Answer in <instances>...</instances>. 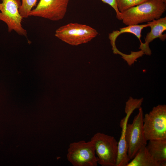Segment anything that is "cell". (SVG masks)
I'll return each mask as SVG.
<instances>
[{"label":"cell","mask_w":166,"mask_h":166,"mask_svg":"<svg viewBox=\"0 0 166 166\" xmlns=\"http://www.w3.org/2000/svg\"><path fill=\"white\" fill-rule=\"evenodd\" d=\"M148 0H116L117 8L121 13Z\"/></svg>","instance_id":"obj_13"},{"label":"cell","mask_w":166,"mask_h":166,"mask_svg":"<svg viewBox=\"0 0 166 166\" xmlns=\"http://www.w3.org/2000/svg\"><path fill=\"white\" fill-rule=\"evenodd\" d=\"M98 34L96 30L89 26L70 23L57 28L55 35L65 42L77 45L90 41Z\"/></svg>","instance_id":"obj_3"},{"label":"cell","mask_w":166,"mask_h":166,"mask_svg":"<svg viewBox=\"0 0 166 166\" xmlns=\"http://www.w3.org/2000/svg\"><path fill=\"white\" fill-rule=\"evenodd\" d=\"M144 117L141 107L132 123L120 125L122 131L118 144L119 156L124 157L128 154L129 159H132L141 148L147 145L143 129Z\"/></svg>","instance_id":"obj_1"},{"label":"cell","mask_w":166,"mask_h":166,"mask_svg":"<svg viewBox=\"0 0 166 166\" xmlns=\"http://www.w3.org/2000/svg\"><path fill=\"white\" fill-rule=\"evenodd\" d=\"M37 0H22L19 11L23 18H27L31 10L36 5Z\"/></svg>","instance_id":"obj_14"},{"label":"cell","mask_w":166,"mask_h":166,"mask_svg":"<svg viewBox=\"0 0 166 166\" xmlns=\"http://www.w3.org/2000/svg\"><path fill=\"white\" fill-rule=\"evenodd\" d=\"M166 3L159 0H148L121 13V20L127 25H138L160 18Z\"/></svg>","instance_id":"obj_2"},{"label":"cell","mask_w":166,"mask_h":166,"mask_svg":"<svg viewBox=\"0 0 166 166\" xmlns=\"http://www.w3.org/2000/svg\"><path fill=\"white\" fill-rule=\"evenodd\" d=\"M143 129L147 141L166 139V105L154 107L143 119Z\"/></svg>","instance_id":"obj_4"},{"label":"cell","mask_w":166,"mask_h":166,"mask_svg":"<svg viewBox=\"0 0 166 166\" xmlns=\"http://www.w3.org/2000/svg\"><path fill=\"white\" fill-rule=\"evenodd\" d=\"M148 27V24L128 25L120 28L119 30H114L109 34V37L112 47L113 52L116 54L118 50L116 45V41L119 36L124 33H129L134 35L139 40L140 43H142L141 40L142 30L144 28Z\"/></svg>","instance_id":"obj_11"},{"label":"cell","mask_w":166,"mask_h":166,"mask_svg":"<svg viewBox=\"0 0 166 166\" xmlns=\"http://www.w3.org/2000/svg\"><path fill=\"white\" fill-rule=\"evenodd\" d=\"M103 2L112 7L115 10L117 18L121 20V13L118 10L116 3V0H101Z\"/></svg>","instance_id":"obj_16"},{"label":"cell","mask_w":166,"mask_h":166,"mask_svg":"<svg viewBox=\"0 0 166 166\" xmlns=\"http://www.w3.org/2000/svg\"><path fill=\"white\" fill-rule=\"evenodd\" d=\"M127 158H126V159ZM120 159L124 160V159Z\"/></svg>","instance_id":"obj_18"},{"label":"cell","mask_w":166,"mask_h":166,"mask_svg":"<svg viewBox=\"0 0 166 166\" xmlns=\"http://www.w3.org/2000/svg\"><path fill=\"white\" fill-rule=\"evenodd\" d=\"M166 4V0H159Z\"/></svg>","instance_id":"obj_17"},{"label":"cell","mask_w":166,"mask_h":166,"mask_svg":"<svg viewBox=\"0 0 166 166\" xmlns=\"http://www.w3.org/2000/svg\"><path fill=\"white\" fill-rule=\"evenodd\" d=\"M126 166H160L149 152L146 146L141 148Z\"/></svg>","instance_id":"obj_12"},{"label":"cell","mask_w":166,"mask_h":166,"mask_svg":"<svg viewBox=\"0 0 166 166\" xmlns=\"http://www.w3.org/2000/svg\"><path fill=\"white\" fill-rule=\"evenodd\" d=\"M69 0H40L29 16L45 18L57 21L62 19L67 12Z\"/></svg>","instance_id":"obj_8"},{"label":"cell","mask_w":166,"mask_h":166,"mask_svg":"<svg viewBox=\"0 0 166 166\" xmlns=\"http://www.w3.org/2000/svg\"><path fill=\"white\" fill-rule=\"evenodd\" d=\"M148 27L151 30L148 33L145 38V42L140 43L139 49H140L144 54L151 55V50L149 47V44L156 38L164 41L166 39V34H163L166 30V17L147 22Z\"/></svg>","instance_id":"obj_9"},{"label":"cell","mask_w":166,"mask_h":166,"mask_svg":"<svg viewBox=\"0 0 166 166\" xmlns=\"http://www.w3.org/2000/svg\"><path fill=\"white\" fill-rule=\"evenodd\" d=\"M90 140L94 146L98 164L102 166H116L118 142L115 137L98 132L93 136Z\"/></svg>","instance_id":"obj_5"},{"label":"cell","mask_w":166,"mask_h":166,"mask_svg":"<svg viewBox=\"0 0 166 166\" xmlns=\"http://www.w3.org/2000/svg\"><path fill=\"white\" fill-rule=\"evenodd\" d=\"M146 148L151 156L160 166H166V139L148 141Z\"/></svg>","instance_id":"obj_10"},{"label":"cell","mask_w":166,"mask_h":166,"mask_svg":"<svg viewBox=\"0 0 166 166\" xmlns=\"http://www.w3.org/2000/svg\"><path fill=\"white\" fill-rule=\"evenodd\" d=\"M144 54L141 50L138 51H131L130 54H127L121 52L119 55L127 63L129 66H131L138 58L142 57Z\"/></svg>","instance_id":"obj_15"},{"label":"cell","mask_w":166,"mask_h":166,"mask_svg":"<svg viewBox=\"0 0 166 166\" xmlns=\"http://www.w3.org/2000/svg\"><path fill=\"white\" fill-rule=\"evenodd\" d=\"M68 160L73 166H97L98 159L91 141L80 140L70 143L67 150Z\"/></svg>","instance_id":"obj_6"},{"label":"cell","mask_w":166,"mask_h":166,"mask_svg":"<svg viewBox=\"0 0 166 166\" xmlns=\"http://www.w3.org/2000/svg\"><path fill=\"white\" fill-rule=\"evenodd\" d=\"M0 2V21L7 26L8 32L14 31L21 36L26 37L27 32L22 25L23 18L19 9L21 5L20 0H1Z\"/></svg>","instance_id":"obj_7"}]
</instances>
